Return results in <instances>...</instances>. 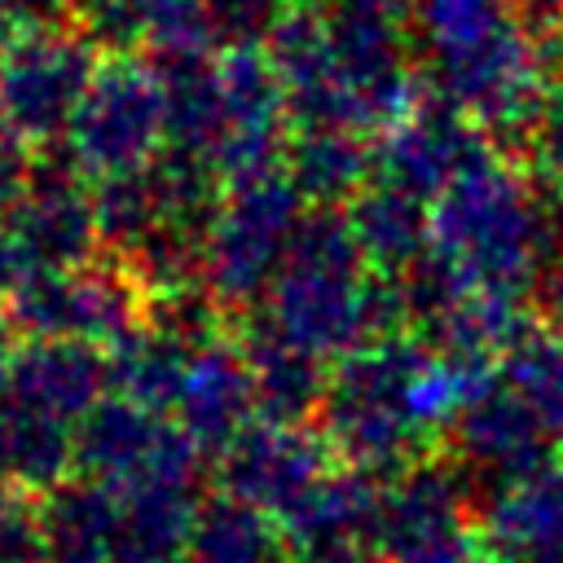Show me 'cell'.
Listing matches in <instances>:
<instances>
[{"instance_id": "1", "label": "cell", "mask_w": 563, "mask_h": 563, "mask_svg": "<svg viewBox=\"0 0 563 563\" xmlns=\"http://www.w3.org/2000/svg\"><path fill=\"white\" fill-rule=\"evenodd\" d=\"M400 321H409L405 290L396 277H369L347 216L334 207L308 211L260 303V325L321 361H343L374 339L400 334Z\"/></svg>"}, {"instance_id": "2", "label": "cell", "mask_w": 563, "mask_h": 563, "mask_svg": "<svg viewBox=\"0 0 563 563\" xmlns=\"http://www.w3.org/2000/svg\"><path fill=\"white\" fill-rule=\"evenodd\" d=\"M559 220L537 189L501 158L475 163L431 202V251L475 290L528 295L541 260L559 246Z\"/></svg>"}, {"instance_id": "3", "label": "cell", "mask_w": 563, "mask_h": 563, "mask_svg": "<svg viewBox=\"0 0 563 563\" xmlns=\"http://www.w3.org/2000/svg\"><path fill=\"white\" fill-rule=\"evenodd\" d=\"M427 352L431 343L391 334L347 352L334 365L321 400V440L352 471L396 479L413 466V453L427 440L413 413V378Z\"/></svg>"}, {"instance_id": "4", "label": "cell", "mask_w": 563, "mask_h": 563, "mask_svg": "<svg viewBox=\"0 0 563 563\" xmlns=\"http://www.w3.org/2000/svg\"><path fill=\"white\" fill-rule=\"evenodd\" d=\"M303 216V194L286 167L224 185L202 233V290L216 299V308L264 303Z\"/></svg>"}, {"instance_id": "5", "label": "cell", "mask_w": 563, "mask_h": 563, "mask_svg": "<svg viewBox=\"0 0 563 563\" xmlns=\"http://www.w3.org/2000/svg\"><path fill=\"white\" fill-rule=\"evenodd\" d=\"M66 163L92 180L145 172L167 145V106L154 62L110 53L66 128Z\"/></svg>"}, {"instance_id": "6", "label": "cell", "mask_w": 563, "mask_h": 563, "mask_svg": "<svg viewBox=\"0 0 563 563\" xmlns=\"http://www.w3.org/2000/svg\"><path fill=\"white\" fill-rule=\"evenodd\" d=\"M97 75V44L57 22L31 26L0 57V128L22 145L66 136L88 84Z\"/></svg>"}, {"instance_id": "7", "label": "cell", "mask_w": 563, "mask_h": 563, "mask_svg": "<svg viewBox=\"0 0 563 563\" xmlns=\"http://www.w3.org/2000/svg\"><path fill=\"white\" fill-rule=\"evenodd\" d=\"M79 471L110 493H136L158 484H194L202 449L180 431L172 413H154L123 396H106L75 427Z\"/></svg>"}, {"instance_id": "8", "label": "cell", "mask_w": 563, "mask_h": 563, "mask_svg": "<svg viewBox=\"0 0 563 563\" xmlns=\"http://www.w3.org/2000/svg\"><path fill=\"white\" fill-rule=\"evenodd\" d=\"M4 312L31 339H79L114 347L145 321V290L128 264H79L44 273L4 299Z\"/></svg>"}, {"instance_id": "9", "label": "cell", "mask_w": 563, "mask_h": 563, "mask_svg": "<svg viewBox=\"0 0 563 563\" xmlns=\"http://www.w3.org/2000/svg\"><path fill=\"white\" fill-rule=\"evenodd\" d=\"M488 158L484 128L457 106L431 97L391 123L374 150V180L405 189L413 198H440L457 176Z\"/></svg>"}, {"instance_id": "10", "label": "cell", "mask_w": 563, "mask_h": 563, "mask_svg": "<svg viewBox=\"0 0 563 563\" xmlns=\"http://www.w3.org/2000/svg\"><path fill=\"white\" fill-rule=\"evenodd\" d=\"M325 457L330 444L312 427L260 418L220 453V488L282 523L330 475Z\"/></svg>"}, {"instance_id": "11", "label": "cell", "mask_w": 563, "mask_h": 563, "mask_svg": "<svg viewBox=\"0 0 563 563\" xmlns=\"http://www.w3.org/2000/svg\"><path fill=\"white\" fill-rule=\"evenodd\" d=\"M26 264L44 273L92 264L97 220H92V189L75 180V167H40L26 198L0 220Z\"/></svg>"}, {"instance_id": "12", "label": "cell", "mask_w": 563, "mask_h": 563, "mask_svg": "<svg viewBox=\"0 0 563 563\" xmlns=\"http://www.w3.org/2000/svg\"><path fill=\"white\" fill-rule=\"evenodd\" d=\"M255 378L242 343L211 334L189 352L185 383L176 396L172 418L202 453H224L251 422H255Z\"/></svg>"}, {"instance_id": "13", "label": "cell", "mask_w": 563, "mask_h": 563, "mask_svg": "<svg viewBox=\"0 0 563 563\" xmlns=\"http://www.w3.org/2000/svg\"><path fill=\"white\" fill-rule=\"evenodd\" d=\"M488 563H563V466H537L493 484L475 515Z\"/></svg>"}, {"instance_id": "14", "label": "cell", "mask_w": 563, "mask_h": 563, "mask_svg": "<svg viewBox=\"0 0 563 563\" xmlns=\"http://www.w3.org/2000/svg\"><path fill=\"white\" fill-rule=\"evenodd\" d=\"M106 387L110 365L101 347L79 339H31L13 347L0 396L31 413L79 427L106 400Z\"/></svg>"}, {"instance_id": "15", "label": "cell", "mask_w": 563, "mask_h": 563, "mask_svg": "<svg viewBox=\"0 0 563 563\" xmlns=\"http://www.w3.org/2000/svg\"><path fill=\"white\" fill-rule=\"evenodd\" d=\"M449 440L462 471L493 484H506L545 466V453H550V427L515 391H506L501 378L457 413V422L449 427Z\"/></svg>"}, {"instance_id": "16", "label": "cell", "mask_w": 563, "mask_h": 563, "mask_svg": "<svg viewBox=\"0 0 563 563\" xmlns=\"http://www.w3.org/2000/svg\"><path fill=\"white\" fill-rule=\"evenodd\" d=\"M466 528V484L449 462H413L383 488L378 545L383 554Z\"/></svg>"}, {"instance_id": "17", "label": "cell", "mask_w": 563, "mask_h": 563, "mask_svg": "<svg viewBox=\"0 0 563 563\" xmlns=\"http://www.w3.org/2000/svg\"><path fill=\"white\" fill-rule=\"evenodd\" d=\"M383 484L365 471H330L286 519V545L321 550V545H369L378 537Z\"/></svg>"}, {"instance_id": "18", "label": "cell", "mask_w": 563, "mask_h": 563, "mask_svg": "<svg viewBox=\"0 0 563 563\" xmlns=\"http://www.w3.org/2000/svg\"><path fill=\"white\" fill-rule=\"evenodd\" d=\"M347 224L361 242L365 264L378 277H400L431 251V211H427V202L405 194V189H391L383 180H369L347 202Z\"/></svg>"}, {"instance_id": "19", "label": "cell", "mask_w": 563, "mask_h": 563, "mask_svg": "<svg viewBox=\"0 0 563 563\" xmlns=\"http://www.w3.org/2000/svg\"><path fill=\"white\" fill-rule=\"evenodd\" d=\"M79 466L75 427L0 396V479L18 493H57Z\"/></svg>"}, {"instance_id": "20", "label": "cell", "mask_w": 563, "mask_h": 563, "mask_svg": "<svg viewBox=\"0 0 563 563\" xmlns=\"http://www.w3.org/2000/svg\"><path fill=\"white\" fill-rule=\"evenodd\" d=\"M167 106V145L176 154H194L211 163L224 132V97H220V62L211 53L154 57Z\"/></svg>"}, {"instance_id": "21", "label": "cell", "mask_w": 563, "mask_h": 563, "mask_svg": "<svg viewBox=\"0 0 563 563\" xmlns=\"http://www.w3.org/2000/svg\"><path fill=\"white\" fill-rule=\"evenodd\" d=\"M198 506L202 501H194V484L119 493L114 563H185Z\"/></svg>"}, {"instance_id": "22", "label": "cell", "mask_w": 563, "mask_h": 563, "mask_svg": "<svg viewBox=\"0 0 563 563\" xmlns=\"http://www.w3.org/2000/svg\"><path fill=\"white\" fill-rule=\"evenodd\" d=\"M194 347L198 343H189L185 334H176L158 321H141L132 334H123L114 347H106L114 396L145 405L154 413H172Z\"/></svg>"}, {"instance_id": "23", "label": "cell", "mask_w": 563, "mask_h": 563, "mask_svg": "<svg viewBox=\"0 0 563 563\" xmlns=\"http://www.w3.org/2000/svg\"><path fill=\"white\" fill-rule=\"evenodd\" d=\"M242 352L251 361L255 400H260L264 418H273V422H303L308 413H321V400H325V387H330V374H325L321 356L277 339L260 321L242 339Z\"/></svg>"}, {"instance_id": "24", "label": "cell", "mask_w": 563, "mask_h": 563, "mask_svg": "<svg viewBox=\"0 0 563 563\" xmlns=\"http://www.w3.org/2000/svg\"><path fill=\"white\" fill-rule=\"evenodd\" d=\"M286 176L303 194V202L339 207L352 202L374 176V150L361 145L356 132L339 128H303L286 150Z\"/></svg>"}, {"instance_id": "25", "label": "cell", "mask_w": 563, "mask_h": 563, "mask_svg": "<svg viewBox=\"0 0 563 563\" xmlns=\"http://www.w3.org/2000/svg\"><path fill=\"white\" fill-rule=\"evenodd\" d=\"M185 563H286V532L273 515L220 493L198 506Z\"/></svg>"}, {"instance_id": "26", "label": "cell", "mask_w": 563, "mask_h": 563, "mask_svg": "<svg viewBox=\"0 0 563 563\" xmlns=\"http://www.w3.org/2000/svg\"><path fill=\"white\" fill-rule=\"evenodd\" d=\"M409 13L431 66L457 62L519 26L510 0H409Z\"/></svg>"}, {"instance_id": "27", "label": "cell", "mask_w": 563, "mask_h": 563, "mask_svg": "<svg viewBox=\"0 0 563 563\" xmlns=\"http://www.w3.org/2000/svg\"><path fill=\"white\" fill-rule=\"evenodd\" d=\"M92 220H97L101 246H110L119 260H128L132 251H141L167 224L154 167L97 180L92 185Z\"/></svg>"}, {"instance_id": "28", "label": "cell", "mask_w": 563, "mask_h": 563, "mask_svg": "<svg viewBox=\"0 0 563 563\" xmlns=\"http://www.w3.org/2000/svg\"><path fill=\"white\" fill-rule=\"evenodd\" d=\"M506 391H515L550 435H563V334L532 325L497 365Z\"/></svg>"}, {"instance_id": "29", "label": "cell", "mask_w": 563, "mask_h": 563, "mask_svg": "<svg viewBox=\"0 0 563 563\" xmlns=\"http://www.w3.org/2000/svg\"><path fill=\"white\" fill-rule=\"evenodd\" d=\"M286 9H290V0H198L207 40H211V48L220 44L224 53L268 44V35L286 18Z\"/></svg>"}, {"instance_id": "30", "label": "cell", "mask_w": 563, "mask_h": 563, "mask_svg": "<svg viewBox=\"0 0 563 563\" xmlns=\"http://www.w3.org/2000/svg\"><path fill=\"white\" fill-rule=\"evenodd\" d=\"M523 141L532 150V163H537L541 180L563 198V79H554L541 92L537 119H532V128H528Z\"/></svg>"}, {"instance_id": "31", "label": "cell", "mask_w": 563, "mask_h": 563, "mask_svg": "<svg viewBox=\"0 0 563 563\" xmlns=\"http://www.w3.org/2000/svg\"><path fill=\"white\" fill-rule=\"evenodd\" d=\"M387 563H484V550H479L475 532L457 528V532H444V537H431V541L391 550Z\"/></svg>"}, {"instance_id": "32", "label": "cell", "mask_w": 563, "mask_h": 563, "mask_svg": "<svg viewBox=\"0 0 563 563\" xmlns=\"http://www.w3.org/2000/svg\"><path fill=\"white\" fill-rule=\"evenodd\" d=\"M35 172H40V167H35L31 150H26L18 136H9V132L0 128V220L26 198Z\"/></svg>"}, {"instance_id": "33", "label": "cell", "mask_w": 563, "mask_h": 563, "mask_svg": "<svg viewBox=\"0 0 563 563\" xmlns=\"http://www.w3.org/2000/svg\"><path fill=\"white\" fill-rule=\"evenodd\" d=\"M510 9L537 53L563 48V0H510Z\"/></svg>"}, {"instance_id": "34", "label": "cell", "mask_w": 563, "mask_h": 563, "mask_svg": "<svg viewBox=\"0 0 563 563\" xmlns=\"http://www.w3.org/2000/svg\"><path fill=\"white\" fill-rule=\"evenodd\" d=\"M40 22H57V0H0V57Z\"/></svg>"}, {"instance_id": "35", "label": "cell", "mask_w": 563, "mask_h": 563, "mask_svg": "<svg viewBox=\"0 0 563 563\" xmlns=\"http://www.w3.org/2000/svg\"><path fill=\"white\" fill-rule=\"evenodd\" d=\"M537 295H541V312L563 330V246H554L550 264L541 268V282H537Z\"/></svg>"}, {"instance_id": "36", "label": "cell", "mask_w": 563, "mask_h": 563, "mask_svg": "<svg viewBox=\"0 0 563 563\" xmlns=\"http://www.w3.org/2000/svg\"><path fill=\"white\" fill-rule=\"evenodd\" d=\"M295 563H383L369 545H321V550H299Z\"/></svg>"}, {"instance_id": "37", "label": "cell", "mask_w": 563, "mask_h": 563, "mask_svg": "<svg viewBox=\"0 0 563 563\" xmlns=\"http://www.w3.org/2000/svg\"><path fill=\"white\" fill-rule=\"evenodd\" d=\"M9 361H13V347H9V312H0V387H4Z\"/></svg>"}]
</instances>
